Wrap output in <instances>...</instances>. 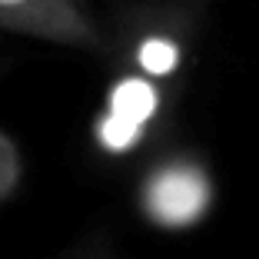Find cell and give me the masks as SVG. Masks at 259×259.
Listing matches in <instances>:
<instances>
[{
	"label": "cell",
	"instance_id": "1",
	"mask_svg": "<svg viewBox=\"0 0 259 259\" xmlns=\"http://www.w3.org/2000/svg\"><path fill=\"white\" fill-rule=\"evenodd\" d=\"M140 209L160 229L180 233L203 223L213 209V176L190 153H169L150 163L140 183Z\"/></svg>",
	"mask_w": 259,
	"mask_h": 259
},
{
	"label": "cell",
	"instance_id": "2",
	"mask_svg": "<svg viewBox=\"0 0 259 259\" xmlns=\"http://www.w3.org/2000/svg\"><path fill=\"white\" fill-rule=\"evenodd\" d=\"M0 30L93 57L110 50L107 30L87 0H0Z\"/></svg>",
	"mask_w": 259,
	"mask_h": 259
},
{
	"label": "cell",
	"instance_id": "3",
	"mask_svg": "<svg viewBox=\"0 0 259 259\" xmlns=\"http://www.w3.org/2000/svg\"><path fill=\"white\" fill-rule=\"evenodd\" d=\"M20 180H23V156L17 150L14 137L7 130H0V206L17 193Z\"/></svg>",
	"mask_w": 259,
	"mask_h": 259
},
{
	"label": "cell",
	"instance_id": "4",
	"mask_svg": "<svg viewBox=\"0 0 259 259\" xmlns=\"http://www.w3.org/2000/svg\"><path fill=\"white\" fill-rule=\"evenodd\" d=\"M4 70H7V57H0V76H4Z\"/></svg>",
	"mask_w": 259,
	"mask_h": 259
}]
</instances>
